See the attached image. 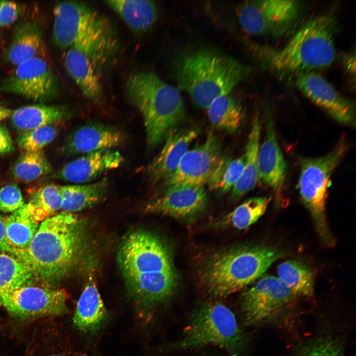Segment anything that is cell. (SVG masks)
<instances>
[{"label":"cell","instance_id":"4dcf8cb0","mask_svg":"<svg viewBox=\"0 0 356 356\" xmlns=\"http://www.w3.org/2000/svg\"><path fill=\"white\" fill-rule=\"evenodd\" d=\"M34 282L28 267L16 256L0 253V300L6 293Z\"/></svg>","mask_w":356,"mask_h":356},{"label":"cell","instance_id":"30bf717a","mask_svg":"<svg viewBox=\"0 0 356 356\" xmlns=\"http://www.w3.org/2000/svg\"><path fill=\"white\" fill-rule=\"evenodd\" d=\"M67 298L64 289L33 282L5 294L0 305L16 318L30 320L64 314L67 311Z\"/></svg>","mask_w":356,"mask_h":356},{"label":"cell","instance_id":"603a6c76","mask_svg":"<svg viewBox=\"0 0 356 356\" xmlns=\"http://www.w3.org/2000/svg\"><path fill=\"white\" fill-rule=\"evenodd\" d=\"M106 3L116 12L134 32L143 34L156 22L158 7L148 0H111Z\"/></svg>","mask_w":356,"mask_h":356},{"label":"cell","instance_id":"7c38bea8","mask_svg":"<svg viewBox=\"0 0 356 356\" xmlns=\"http://www.w3.org/2000/svg\"><path fill=\"white\" fill-rule=\"evenodd\" d=\"M297 297L278 277L264 275L242 296L241 311L245 323L258 325L276 318Z\"/></svg>","mask_w":356,"mask_h":356},{"label":"cell","instance_id":"f35d334b","mask_svg":"<svg viewBox=\"0 0 356 356\" xmlns=\"http://www.w3.org/2000/svg\"><path fill=\"white\" fill-rule=\"evenodd\" d=\"M20 8L15 2L0 0V26L9 25L18 18Z\"/></svg>","mask_w":356,"mask_h":356},{"label":"cell","instance_id":"7402d4cb","mask_svg":"<svg viewBox=\"0 0 356 356\" xmlns=\"http://www.w3.org/2000/svg\"><path fill=\"white\" fill-rule=\"evenodd\" d=\"M107 316L95 282L90 278L78 301L73 317L76 327L84 332L98 331Z\"/></svg>","mask_w":356,"mask_h":356},{"label":"cell","instance_id":"d590c367","mask_svg":"<svg viewBox=\"0 0 356 356\" xmlns=\"http://www.w3.org/2000/svg\"><path fill=\"white\" fill-rule=\"evenodd\" d=\"M295 356H344L340 340L329 334L321 335L299 344Z\"/></svg>","mask_w":356,"mask_h":356},{"label":"cell","instance_id":"d4e9b609","mask_svg":"<svg viewBox=\"0 0 356 356\" xmlns=\"http://www.w3.org/2000/svg\"><path fill=\"white\" fill-rule=\"evenodd\" d=\"M43 46L40 28L35 23L24 22L16 27L6 56L11 63L17 66L32 58L41 56Z\"/></svg>","mask_w":356,"mask_h":356},{"label":"cell","instance_id":"ab89813d","mask_svg":"<svg viewBox=\"0 0 356 356\" xmlns=\"http://www.w3.org/2000/svg\"><path fill=\"white\" fill-rule=\"evenodd\" d=\"M7 216L0 215V253L15 256L14 250L8 244L5 235V224Z\"/></svg>","mask_w":356,"mask_h":356},{"label":"cell","instance_id":"5b68a950","mask_svg":"<svg viewBox=\"0 0 356 356\" xmlns=\"http://www.w3.org/2000/svg\"><path fill=\"white\" fill-rule=\"evenodd\" d=\"M128 100L143 118L148 146L159 145L185 116V107L177 88L153 72L132 73L125 84Z\"/></svg>","mask_w":356,"mask_h":356},{"label":"cell","instance_id":"ac0fdd59","mask_svg":"<svg viewBox=\"0 0 356 356\" xmlns=\"http://www.w3.org/2000/svg\"><path fill=\"white\" fill-rule=\"evenodd\" d=\"M122 154L112 149L87 153L63 166L56 177L75 183L90 181L104 173L118 168L124 162Z\"/></svg>","mask_w":356,"mask_h":356},{"label":"cell","instance_id":"5bb4252c","mask_svg":"<svg viewBox=\"0 0 356 356\" xmlns=\"http://www.w3.org/2000/svg\"><path fill=\"white\" fill-rule=\"evenodd\" d=\"M222 147L221 139L209 131L202 144L185 153L164 186H204L222 157Z\"/></svg>","mask_w":356,"mask_h":356},{"label":"cell","instance_id":"d6986e66","mask_svg":"<svg viewBox=\"0 0 356 356\" xmlns=\"http://www.w3.org/2000/svg\"><path fill=\"white\" fill-rule=\"evenodd\" d=\"M197 134L194 129L177 128L169 133L162 150L147 168L151 181L164 182L173 175Z\"/></svg>","mask_w":356,"mask_h":356},{"label":"cell","instance_id":"277c9868","mask_svg":"<svg viewBox=\"0 0 356 356\" xmlns=\"http://www.w3.org/2000/svg\"><path fill=\"white\" fill-rule=\"evenodd\" d=\"M52 41L59 48L72 47L89 56L100 68L118 46L116 32L104 16L83 2L65 0L55 5Z\"/></svg>","mask_w":356,"mask_h":356},{"label":"cell","instance_id":"ffe728a7","mask_svg":"<svg viewBox=\"0 0 356 356\" xmlns=\"http://www.w3.org/2000/svg\"><path fill=\"white\" fill-rule=\"evenodd\" d=\"M125 135L118 129L98 122L87 123L68 136L65 149L69 154H87L102 149H112L122 144Z\"/></svg>","mask_w":356,"mask_h":356},{"label":"cell","instance_id":"836d02e7","mask_svg":"<svg viewBox=\"0 0 356 356\" xmlns=\"http://www.w3.org/2000/svg\"><path fill=\"white\" fill-rule=\"evenodd\" d=\"M52 171L51 166L42 150L24 152L12 168L14 178L20 181L30 182L44 176Z\"/></svg>","mask_w":356,"mask_h":356},{"label":"cell","instance_id":"8d00e7d4","mask_svg":"<svg viewBox=\"0 0 356 356\" xmlns=\"http://www.w3.org/2000/svg\"><path fill=\"white\" fill-rule=\"evenodd\" d=\"M57 132L55 126L49 125L22 132L18 137L17 143L24 152L40 151L54 139Z\"/></svg>","mask_w":356,"mask_h":356},{"label":"cell","instance_id":"1f68e13d","mask_svg":"<svg viewBox=\"0 0 356 356\" xmlns=\"http://www.w3.org/2000/svg\"><path fill=\"white\" fill-rule=\"evenodd\" d=\"M25 205L39 222L55 215L62 207L59 185L50 183L41 187L35 191Z\"/></svg>","mask_w":356,"mask_h":356},{"label":"cell","instance_id":"44dd1931","mask_svg":"<svg viewBox=\"0 0 356 356\" xmlns=\"http://www.w3.org/2000/svg\"><path fill=\"white\" fill-rule=\"evenodd\" d=\"M65 67L83 95L94 102L103 96L100 68L87 54L74 48L67 49L64 56Z\"/></svg>","mask_w":356,"mask_h":356},{"label":"cell","instance_id":"f1b7e54d","mask_svg":"<svg viewBox=\"0 0 356 356\" xmlns=\"http://www.w3.org/2000/svg\"><path fill=\"white\" fill-rule=\"evenodd\" d=\"M207 109L212 124L228 132L233 133L238 129L244 116L240 102L229 94L215 99Z\"/></svg>","mask_w":356,"mask_h":356},{"label":"cell","instance_id":"6da1fadb","mask_svg":"<svg viewBox=\"0 0 356 356\" xmlns=\"http://www.w3.org/2000/svg\"><path fill=\"white\" fill-rule=\"evenodd\" d=\"M118 259L132 294L146 313L172 298L176 274L169 250L157 237L142 230L132 232L121 245Z\"/></svg>","mask_w":356,"mask_h":356},{"label":"cell","instance_id":"7bdbcfd3","mask_svg":"<svg viewBox=\"0 0 356 356\" xmlns=\"http://www.w3.org/2000/svg\"><path fill=\"white\" fill-rule=\"evenodd\" d=\"M67 356L60 355H47V356Z\"/></svg>","mask_w":356,"mask_h":356},{"label":"cell","instance_id":"8fae6325","mask_svg":"<svg viewBox=\"0 0 356 356\" xmlns=\"http://www.w3.org/2000/svg\"><path fill=\"white\" fill-rule=\"evenodd\" d=\"M300 6L298 1L292 0H248L238 7V20L249 35L278 36L296 21Z\"/></svg>","mask_w":356,"mask_h":356},{"label":"cell","instance_id":"f546056e","mask_svg":"<svg viewBox=\"0 0 356 356\" xmlns=\"http://www.w3.org/2000/svg\"><path fill=\"white\" fill-rule=\"evenodd\" d=\"M278 277L298 297H309L314 291V277L312 269L301 261L288 260L277 267Z\"/></svg>","mask_w":356,"mask_h":356},{"label":"cell","instance_id":"e575fe53","mask_svg":"<svg viewBox=\"0 0 356 356\" xmlns=\"http://www.w3.org/2000/svg\"><path fill=\"white\" fill-rule=\"evenodd\" d=\"M271 197H256L246 200L225 217L226 222L239 229H245L265 213Z\"/></svg>","mask_w":356,"mask_h":356},{"label":"cell","instance_id":"74e56055","mask_svg":"<svg viewBox=\"0 0 356 356\" xmlns=\"http://www.w3.org/2000/svg\"><path fill=\"white\" fill-rule=\"evenodd\" d=\"M24 200L18 186L13 183L0 188V212L13 213L23 205Z\"/></svg>","mask_w":356,"mask_h":356},{"label":"cell","instance_id":"484cf974","mask_svg":"<svg viewBox=\"0 0 356 356\" xmlns=\"http://www.w3.org/2000/svg\"><path fill=\"white\" fill-rule=\"evenodd\" d=\"M108 185L105 178L91 183L59 185L61 210L63 212L71 213L95 205L104 196Z\"/></svg>","mask_w":356,"mask_h":356},{"label":"cell","instance_id":"9c48e42d","mask_svg":"<svg viewBox=\"0 0 356 356\" xmlns=\"http://www.w3.org/2000/svg\"><path fill=\"white\" fill-rule=\"evenodd\" d=\"M348 148L342 136L327 154L318 157H305L300 161L298 187L301 198L312 219L321 241L329 247L336 241L329 227L326 202L331 177Z\"/></svg>","mask_w":356,"mask_h":356},{"label":"cell","instance_id":"cb8c5ba5","mask_svg":"<svg viewBox=\"0 0 356 356\" xmlns=\"http://www.w3.org/2000/svg\"><path fill=\"white\" fill-rule=\"evenodd\" d=\"M261 122L258 113L254 115L245 146L242 174L231 189V198L238 200L255 187L258 181V156Z\"/></svg>","mask_w":356,"mask_h":356},{"label":"cell","instance_id":"8992f818","mask_svg":"<svg viewBox=\"0 0 356 356\" xmlns=\"http://www.w3.org/2000/svg\"><path fill=\"white\" fill-rule=\"evenodd\" d=\"M283 255L281 250L267 245L227 249L207 260L201 271V281L210 295L225 297L259 279Z\"/></svg>","mask_w":356,"mask_h":356},{"label":"cell","instance_id":"7a4b0ae2","mask_svg":"<svg viewBox=\"0 0 356 356\" xmlns=\"http://www.w3.org/2000/svg\"><path fill=\"white\" fill-rule=\"evenodd\" d=\"M87 239L82 222L62 212L42 222L29 247L15 256L28 267L35 282L55 287L83 257Z\"/></svg>","mask_w":356,"mask_h":356},{"label":"cell","instance_id":"4fadbf2b","mask_svg":"<svg viewBox=\"0 0 356 356\" xmlns=\"http://www.w3.org/2000/svg\"><path fill=\"white\" fill-rule=\"evenodd\" d=\"M1 90L43 102L54 97L59 91L57 78L47 62L37 56L17 65L4 80Z\"/></svg>","mask_w":356,"mask_h":356},{"label":"cell","instance_id":"4316f807","mask_svg":"<svg viewBox=\"0 0 356 356\" xmlns=\"http://www.w3.org/2000/svg\"><path fill=\"white\" fill-rule=\"evenodd\" d=\"M11 115L13 126L24 132L60 122L67 112L63 107L40 104L19 108Z\"/></svg>","mask_w":356,"mask_h":356},{"label":"cell","instance_id":"83f0119b","mask_svg":"<svg viewBox=\"0 0 356 356\" xmlns=\"http://www.w3.org/2000/svg\"><path fill=\"white\" fill-rule=\"evenodd\" d=\"M40 224L25 204L7 216L5 224V235L8 244L15 251V255L16 251L29 247Z\"/></svg>","mask_w":356,"mask_h":356},{"label":"cell","instance_id":"e0dca14e","mask_svg":"<svg viewBox=\"0 0 356 356\" xmlns=\"http://www.w3.org/2000/svg\"><path fill=\"white\" fill-rule=\"evenodd\" d=\"M207 201L204 186H172L166 188L161 196L149 202L145 210L152 214L187 219L202 212Z\"/></svg>","mask_w":356,"mask_h":356},{"label":"cell","instance_id":"2e32d148","mask_svg":"<svg viewBox=\"0 0 356 356\" xmlns=\"http://www.w3.org/2000/svg\"><path fill=\"white\" fill-rule=\"evenodd\" d=\"M265 135L258 156V180L272 191L277 207L287 203L284 197L286 165L279 145L273 119L266 118Z\"/></svg>","mask_w":356,"mask_h":356},{"label":"cell","instance_id":"3957f363","mask_svg":"<svg viewBox=\"0 0 356 356\" xmlns=\"http://www.w3.org/2000/svg\"><path fill=\"white\" fill-rule=\"evenodd\" d=\"M174 67L178 88L206 109L218 97L229 94L249 71L233 58L204 47L181 53Z\"/></svg>","mask_w":356,"mask_h":356},{"label":"cell","instance_id":"9a60e30c","mask_svg":"<svg viewBox=\"0 0 356 356\" xmlns=\"http://www.w3.org/2000/svg\"><path fill=\"white\" fill-rule=\"evenodd\" d=\"M297 88L312 103L338 122L355 127V107L323 77L311 72L299 74L296 80Z\"/></svg>","mask_w":356,"mask_h":356},{"label":"cell","instance_id":"52a82bcc","mask_svg":"<svg viewBox=\"0 0 356 356\" xmlns=\"http://www.w3.org/2000/svg\"><path fill=\"white\" fill-rule=\"evenodd\" d=\"M335 20L325 13L303 25L281 48L266 51L269 66L278 71L305 73L329 67L334 62Z\"/></svg>","mask_w":356,"mask_h":356},{"label":"cell","instance_id":"d6a6232c","mask_svg":"<svg viewBox=\"0 0 356 356\" xmlns=\"http://www.w3.org/2000/svg\"><path fill=\"white\" fill-rule=\"evenodd\" d=\"M244 165V155L234 159L221 157L207 183L209 189L222 194L229 192L239 178Z\"/></svg>","mask_w":356,"mask_h":356},{"label":"cell","instance_id":"b9f144b4","mask_svg":"<svg viewBox=\"0 0 356 356\" xmlns=\"http://www.w3.org/2000/svg\"><path fill=\"white\" fill-rule=\"evenodd\" d=\"M12 112L9 109L0 106V121L11 115Z\"/></svg>","mask_w":356,"mask_h":356},{"label":"cell","instance_id":"60d3db41","mask_svg":"<svg viewBox=\"0 0 356 356\" xmlns=\"http://www.w3.org/2000/svg\"><path fill=\"white\" fill-rule=\"evenodd\" d=\"M14 148L12 140L6 127L0 125V154L11 152Z\"/></svg>","mask_w":356,"mask_h":356},{"label":"cell","instance_id":"ee69618b","mask_svg":"<svg viewBox=\"0 0 356 356\" xmlns=\"http://www.w3.org/2000/svg\"></svg>","mask_w":356,"mask_h":356},{"label":"cell","instance_id":"ba28073f","mask_svg":"<svg viewBox=\"0 0 356 356\" xmlns=\"http://www.w3.org/2000/svg\"><path fill=\"white\" fill-rule=\"evenodd\" d=\"M246 341L233 312L222 303L208 302L191 312L181 338L167 349L181 351L214 345L237 356L245 348Z\"/></svg>","mask_w":356,"mask_h":356}]
</instances>
